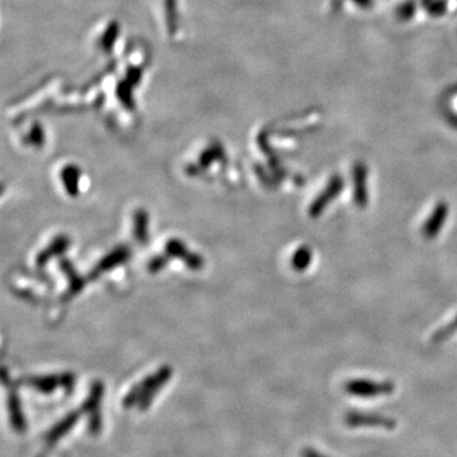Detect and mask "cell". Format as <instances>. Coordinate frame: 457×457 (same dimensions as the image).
I'll return each instance as SVG.
<instances>
[{"label":"cell","instance_id":"cell-2","mask_svg":"<svg viewBox=\"0 0 457 457\" xmlns=\"http://www.w3.org/2000/svg\"><path fill=\"white\" fill-rule=\"evenodd\" d=\"M345 422L350 428H383L392 431L397 428V420L375 413L350 411L347 413Z\"/></svg>","mask_w":457,"mask_h":457},{"label":"cell","instance_id":"cell-5","mask_svg":"<svg viewBox=\"0 0 457 457\" xmlns=\"http://www.w3.org/2000/svg\"><path fill=\"white\" fill-rule=\"evenodd\" d=\"M367 174H366V169L364 166L358 164L355 166V172H353V182H355V201L357 204L358 207H366L367 206Z\"/></svg>","mask_w":457,"mask_h":457},{"label":"cell","instance_id":"cell-8","mask_svg":"<svg viewBox=\"0 0 457 457\" xmlns=\"http://www.w3.org/2000/svg\"><path fill=\"white\" fill-rule=\"evenodd\" d=\"M456 331L457 315L455 317V319H453L452 322H450L449 324L446 325V326L441 328V329H438L437 331H435V334L432 336V342H433V343H439V342H444V340H446V339L450 338L451 336H452L453 333H456Z\"/></svg>","mask_w":457,"mask_h":457},{"label":"cell","instance_id":"cell-9","mask_svg":"<svg viewBox=\"0 0 457 457\" xmlns=\"http://www.w3.org/2000/svg\"><path fill=\"white\" fill-rule=\"evenodd\" d=\"M301 457H331V456H328V455H324V453H322L320 451L314 450V449H310V447H307V449H304V450L301 451Z\"/></svg>","mask_w":457,"mask_h":457},{"label":"cell","instance_id":"cell-1","mask_svg":"<svg viewBox=\"0 0 457 457\" xmlns=\"http://www.w3.org/2000/svg\"><path fill=\"white\" fill-rule=\"evenodd\" d=\"M345 390L353 397L364 399L378 398L390 395L395 390L391 381H373L367 378H355L345 385Z\"/></svg>","mask_w":457,"mask_h":457},{"label":"cell","instance_id":"cell-7","mask_svg":"<svg viewBox=\"0 0 457 457\" xmlns=\"http://www.w3.org/2000/svg\"><path fill=\"white\" fill-rule=\"evenodd\" d=\"M312 251L309 246H301L298 252L295 253L292 258V267L298 271H304L306 270L310 262H312Z\"/></svg>","mask_w":457,"mask_h":457},{"label":"cell","instance_id":"cell-3","mask_svg":"<svg viewBox=\"0 0 457 457\" xmlns=\"http://www.w3.org/2000/svg\"><path fill=\"white\" fill-rule=\"evenodd\" d=\"M343 190V180L338 175L333 177L329 180L328 186L325 187L322 192L319 193L318 197L312 201V206L309 208V213L312 218H319L331 201L337 199L340 191Z\"/></svg>","mask_w":457,"mask_h":457},{"label":"cell","instance_id":"cell-6","mask_svg":"<svg viewBox=\"0 0 457 457\" xmlns=\"http://www.w3.org/2000/svg\"><path fill=\"white\" fill-rule=\"evenodd\" d=\"M78 420V413H73L70 416H67L62 422L55 425L53 431L48 432L46 436V442L48 447H51L55 442H58L60 438L62 437L64 435H67V432L73 428L74 424L77 423Z\"/></svg>","mask_w":457,"mask_h":457},{"label":"cell","instance_id":"cell-4","mask_svg":"<svg viewBox=\"0 0 457 457\" xmlns=\"http://www.w3.org/2000/svg\"><path fill=\"white\" fill-rule=\"evenodd\" d=\"M447 216H449V205L446 202H438L437 205L435 206L433 211L431 212L430 218L424 221L423 226H422L423 238L428 239V240L436 238L438 232H441V229L444 227Z\"/></svg>","mask_w":457,"mask_h":457}]
</instances>
